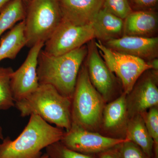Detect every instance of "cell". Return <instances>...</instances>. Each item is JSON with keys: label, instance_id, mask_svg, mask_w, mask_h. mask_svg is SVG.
Instances as JSON below:
<instances>
[{"label": "cell", "instance_id": "6da1fadb", "mask_svg": "<svg viewBox=\"0 0 158 158\" xmlns=\"http://www.w3.org/2000/svg\"><path fill=\"white\" fill-rule=\"evenodd\" d=\"M88 52L87 44L60 56H51L41 50L37 73L40 85L48 84L71 99L79 71Z\"/></svg>", "mask_w": 158, "mask_h": 158}, {"label": "cell", "instance_id": "7a4b0ae2", "mask_svg": "<svg viewBox=\"0 0 158 158\" xmlns=\"http://www.w3.org/2000/svg\"><path fill=\"white\" fill-rule=\"evenodd\" d=\"M64 133L62 129L53 127L39 116L31 115L28 123L16 139L4 138L0 144V158L39 157L43 154V149L60 141Z\"/></svg>", "mask_w": 158, "mask_h": 158}, {"label": "cell", "instance_id": "3957f363", "mask_svg": "<svg viewBox=\"0 0 158 158\" xmlns=\"http://www.w3.org/2000/svg\"><path fill=\"white\" fill-rule=\"evenodd\" d=\"M15 107L22 117L37 115L66 131L71 127V99L62 95L50 85H40L31 95L15 102Z\"/></svg>", "mask_w": 158, "mask_h": 158}, {"label": "cell", "instance_id": "277c9868", "mask_svg": "<svg viewBox=\"0 0 158 158\" xmlns=\"http://www.w3.org/2000/svg\"><path fill=\"white\" fill-rule=\"evenodd\" d=\"M104 101L90 81L87 65L82 64L71 99L72 124L88 130L98 126L102 117Z\"/></svg>", "mask_w": 158, "mask_h": 158}, {"label": "cell", "instance_id": "5b68a950", "mask_svg": "<svg viewBox=\"0 0 158 158\" xmlns=\"http://www.w3.org/2000/svg\"><path fill=\"white\" fill-rule=\"evenodd\" d=\"M25 23L26 46L45 43L62 20L59 0H31L27 5Z\"/></svg>", "mask_w": 158, "mask_h": 158}, {"label": "cell", "instance_id": "8992f818", "mask_svg": "<svg viewBox=\"0 0 158 158\" xmlns=\"http://www.w3.org/2000/svg\"><path fill=\"white\" fill-rule=\"evenodd\" d=\"M94 43L108 68L121 81L123 93L127 95L132 90L141 75L152 69L149 62L113 50L96 39Z\"/></svg>", "mask_w": 158, "mask_h": 158}, {"label": "cell", "instance_id": "52a82bcc", "mask_svg": "<svg viewBox=\"0 0 158 158\" xmlns=\"http://www.w3.org/2000/svg\"><path fill=\"white\" fill-rule=\"evenodd\" d=\"M94 39L92 24L77 26L62 20L44 43L43 51L51 56H60L79 48Z\"/></svg>", "mask_w": 158, "mask_h": 158}, {"label": "cell", "instance_id": "ba28073f", "mask_svg": "<svg viewBox=\"0 0 158 158\" xmlns=\"http://www.w3.org/2000/svg\"><path fill=\"white\" fill-rule=\"evenodd\" d=\"M128 140L126 138L106 137L72 124L70 129L64 133L60 142L67 148L77 152L97 155L116 147Z\"/></svg>", "mask_w": 158, "mask_h": 158}, {"label": "cell", "instance_id": "9c48e42d", "mask_svg": "<svg viewBox=\"0 0 158 158\" xmlns=\"http://www.w3.org/2000/svg\"><path fill=\"white\" fill-rule=\"evenodd\" d=\"M44 45V43L40 42L31 48L24 62L11 75V90L15 102L27 97L39 87L38 59Z\"/></svg>", "mask_w": 158, "mask_h": 158}, {"label": "cell", "instance_id": "30bf717a", "mask_svg": "<svg viewBox=\"0 0 158 158\" xmlns=\"http://www.w3.org/2000/svg\"><path fill=\"white\" fill-rule=\"evenodd\" d=\"M158 71L148 69L141 75L127 98V114L142 115L158 104Z\"/></svg>", "mask_w": 158, "mask_h": 158}, {"label": "cell", "instance_id": "8fae6325", "mask_svg": "<svg viewBox=\"0 0 158 158\" xmlns=\"http://www.w3.org/2000/svg\"><path fill=\"white\" fill-rule=\"evenodd\" d=\"M95 39L88 43V52L85 62L92 85L104 100L107 101L113 94L116 86V78L107 66L99 53Z\"/></svg>", "mask_w": 158, "mask_h": 158}, {"label": "cell", "instance_id": "7c38bea8", "mask_svg": "<svg viewBox=\"0 0 158 158\" xmlns=\"http://www.w3.org/2000/svg\"><path fill=\"white\" fill-rule=\"evenodd\" d=\"M103 44L113 50L134 56L147 62L158 58V37L147 38L123 36Z\"/></svg>", "mask_w": 158, "mask_h": 158}, {"label": "cell", "instance_id": "4fadbf2b", "mask_svg": "<svg viewBox=\"0 0 158 158\" xmlns=\"http://www.w3.org/2000/svg\"><path fill=\"white\" fill-rule=\"evenodd\" d=\"M103 3L104 0H59L62 20L75 25L90 24Z\"/></svg>", "mask_w": 158, "mask_h": 158}, {"label": "cell", "instance_id": "5bb4252c", "mask_svg": "<svg viewBox=\"0 0 158 158\" xmlns=\"http://www.w3.org/2000/svg\"><path fill=\"white\" fill-rule=\"evenodd\" d=\"M158 16L156 10L132 11L124 19L123 36L157 37Z\"/></svg>", "mask_w": 158, "mask_h": 158}, {"label": "cell", "instance_id": "9a60e30c", "mask_svg": "<svg viewBox=\"0 0 158 158\" xmlns=\"http://www.w3.org/2000/svg\"><path fill=\"white\" fill-rule=\"evenodd\" d=\"M95 39L104 43L123 36L124 19L102 8L92 23Z\"/></svg>", "mask_w": 158, "mask_h": 158}, {"label": "cell", "instance_id": "2e32d148", "mask_svg": "<svg viewBox=\"0 0 158 158\" xmlns=\"http://www.w3.org/2000/svg\"><path fill=\"white\" fill-rule=\"evenodd\" d=\"M24 20L11 28L0 40V62L5 59L13 60L26 46Z\"/></svg>", "mask_w": 158, "mask_h": 158}, {"label": "cell", "instance_id": "e0dca14e", "mask_svg": "<svg viewBox=\"0 0 158 158\" xmlns=\"http://www.w3.org/2000/svg\"><path fill=\"white\" fill-rule=\"evenodd\" d=\"M127 137L138 145L149 157L154 154V142L148 131L144 118L141 115L132 116L127 126Z\"/></svg>", "mask_w": 158, "mask_h": 158}, {"label": "cell", "instance_id": "ac0fdd59", "mask_svg": "<svg viewBox=\"0 0 158 158\" xmlns=\"http://www.w3.org/2000/svg\"><path fill=\"white\" fill-rule=\"evenodd\" d=\"M127 95L123 93L105 107L102 118L106 129H117L125 123L128 115Z\"/></svg>", "mask_w": 158, "mask_h": 158}, {"label": "cell", "instance_id": "d6986e66", "mask_svg": "<svg viewBox=\"0 0 158 158\" xmlns=\"http://www.w3.org/2000/svg\"><path fill=\"white\" fill-rule=\"evenodd\" d=\"M26 9L23 0H11L0 11V37L17 23L24 20Z\"/></svg>", "mask_w": 158, "mask_h": 158}, {"label": "cell", "instance_id": "ffe728a7", "mask_svg": "<svg viewBox=\"0 0 158 158\" xmlns=\"http://www.w3.org/2000/svg\"><path fill=\"white\" fill-rule=\"evenodd\" d=\"M14 70L11 67H0V110L15 106L11 87V78Z\"/></svg>", "mask_w": 158, "mask_h": 158}, {"label": "cell", "instance_id": "44dd1931", "mask_svg": "<svg viewBox=\"0 0 158 158\" xmlns=\"http://www.w3.org/2000/svg\"><path fill=\"white\" fill-rule=\"evenodd\" d=\"M49 158H96L95 155H87L72 150L57 141L45 148Z\"/></svg>", "mask_w": 158, "mask_h": 158}, {"label": "cell", "instance_id": "7402d4cb", "mask_svg": "<svg viewBox=\"0 0 158 158\" xmlns=\"http://www.w3.org/2000/svg\"><path fill=\"white\" fill-rule=\"evenodd\" d=\"M143 116L145 126L154 142V156L158 158V110L156 107L150 109L145 116Z\"/></svg>", "mask_w": 158, "mask_h": 158}, {"label": "cell", "instance_id": "603a6c76", "mask_svg": "<svg viewBox=\"0 0 158 158\" xmlns=\"http://www.w3.org/2000/svg\"><path fill=\"white\" fill-rule=\"evenodd\" d=\"M103 8L123 19L132 11L128 0H104Z\"/></svg>", "mask_w": 158, "mask_h": 158}, {"label": "cell", "instance_id": "cb8c5ba5", "mask_svg": "<svg viewBox=\"0 0 158 158\" xmlns=\"http://www.w3.org/2000/svg\"><path fill=\"white\" fill-rule=\"evenodd\" d=\"M121 158H151L138 145L128 140L118 146Z\"/></svg>", "mask_w": 158, "mask_h": 158}, {"label": "cell", "instance_id": "d4e9b609", "mask_svg": "<svg viewBox=\"0 0 158 158\" xmlns=\"http://www.w3.org/2000/svg\"><path fill=\"white\" fill-rule=\"evenodd\" d=\"M132 11L156 10L158 0H128Z\"/></svg>", "mask_w": 158, "mask_h": 158}, {"label": "cell", "instance_id": "484cf974", "mask_svg": "<svg viewBox=\"0 0 158 158\" xmlns=\"http://www.w3.org/2000/svg\"><path fill=\"white\" fill-rule=\"evenodd\" d=\"M118 146L98 154L96 158H121Z\"/></svg>", "mask_w": 158, "mask_h": 158}, {"label": "cell", "instance_id": "4316f807", "mask_svg": "<svg viewBox=\"0 0 158 158\" xmlns=\"http://www.w3.org/2000/svg\"><path fill=\"white\" fill-rule=\"evenodd\" d=\"M150 64L152 65V69L158 71V58H156L148 61Z\"/></svg>", "mask_w": 158, "mask_h": 158}, {"label": "cell", "instance_id": "83f0119b", "mask_svg": "<svg viewBox=\"0 0 158 158\" xmlns=\"http://www.w3.org/2000/svg\"><path fill=\"white\" fill-rule=\"evenodd\" d=\"M11 0H0V11L6 4Z\"/></svg>", "mask_w": 158, "mask_h": 158}, {"label": "cell", "instance_id": "f1b7e54d", "mask_svg": "<svg viewBox=\"0 0 158 158\" xmlns=\"http://www.w3.org/2000/svg\"><path fill=\"white\" fill-rule=\"evenodd\" d=\"M4 138V136H3L2 132V127L0 126V139L3 140Z\"/></svg>", "mask_w": 158, "mask_h": 158}, {"label": "cell", "instance_id": "f546056e", "mask_svg": "<svg viewBox=\"0 0 158 158\" xmlns=\"http://www.w3.org/2000/svg\"><path fill=\"white\" fill-rule=\"evenodd\" d=\"M37 158H49V157L48 156V155L45 153L43 154L42 155Z\"/></svg>", "mask_w": 158, "mask_h": 158}, {"label": "cell", "instance_id": "4dcf8cb0", "mask_svg": "<svg viewBox=\"0 0 158 158\" xmlns=\"http://www.w3.org/2000/svg\"><path fill=\"white\" fill-rule=\"evenodd\" d=\"M23 2L25 4H27V5L28 4V3L30 2V1H31V0H23Z\"/></svg>", "mask_w": 158, "mask_h": 158}]
</instances>
